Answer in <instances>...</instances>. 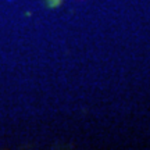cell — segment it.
I'll list each match as a JSON object with an SVG mask.
<instances>
[{
	"mask_svg": "<svg viewBox=\"0 0 150 150\" xmlns=\"http://www.w3.org/2000/svg\"><path fill=\"white\" fill-rule=\"evenodd\" d=\"M60 3H61V0H46V4H47V7H50V8L57 7Z\"/></svg>",
	"mask_w": 150,
	"mask_h": 150,
	"instance_id": "6da1fadb",
	"label": "cell"
}]
</instances>
